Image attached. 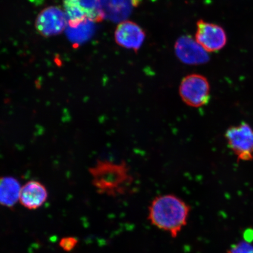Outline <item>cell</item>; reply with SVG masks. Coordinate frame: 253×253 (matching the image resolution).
<instances>
[{"mask_svg":"<svg viewBox=\"0 0 253 253\" xmlns=\"http://www.w3.org/2000/svg\"><path fill=\"white\" fill-rule=\"evenodd\" d=\"M92 182L101 194L116 195L124 192L131 182L129 169L124 163L99 161L90 169Z\"/></svg>","mask_w":253,"mask_h":253,"instance_id":"7a4b0ae2","label":"cell"},{"mask_svg":"<svg viewBox=\"0 0 253 253\" xmlns=\"http://www.w3.org/2000/svg\"><path fill=\"white\" fill-rule=\"evenodd\" d=\"M195 38L198 43L209 52L219 51L227 42L226 34L223 28L203 20L197 23Z\"/></svg>","mask_w":253,"mask_h":253,"instance_id":"52a82bcc","label":"cell"},{"mask_svg":"<svg viewBox=\"0 0 253 253\" xmlns=\"http://www.w3.org/2000/svg\"><path fill=\"white\" fill-rule=\"evenodd\" d=\"M78 243V240L74 237H66L59 242V246L65 252H71Z\"/></svg>","mask_w":253,"mask_h":253,"instance_id":"5bb4252c","label":"cell"},{"mask_svg":"<svg viewBox=\"0 0 253 253\" xmlns=\"http://www.w3.org/2000/svg\"><path fill=\"white\" fill-rule=\"evenodd\" d=\"M227 253H253V246L248 242L241 241L232 246Z\"/></svg>","mask_w":253,"mask_h":253,"instance_id":"4fadbf2b","label":"cell"},{"mask_svg":"<svg viewBox=\"0 0 253 253\" xmlns=\"http://www.w3.org/2000/svg\"><path fill=\"white\" fill-rule=\"evenodd\" d=\"M21 186L17 179L11 176L0 178V205L12 208L20 200Z\"/></svg>","mask_w":253,"mask_h":253,"instance_id":"7c38bea8","label":"cell"},{"mask_svg":"<svg viewBox=\"0 0 253 253\" xmlns=\"http://www.w3.org/2000/svg\"><path fill=\"white\" fill-rule=\"evenodd\" d=\"M115 40L120 46L137 52L145 39V32L134 22H121L117 27Z\"/></svg>","mask_w":253,"mask_h":253,"instance_id":"9c48e42d","label":"cell"},{"mask_svg":"<svg viewBox=\"0 0 253 253\" xmlns=\"http://www.w3.org/2000/svg\"><path fill=\"white\" fill-rule=\"evenodd\" d=\"M105 17L115 22L125 21L139 0H100Z\"/></svg>","mask_w":253,"mask_h":253,"instance_id":"8fae6325","label":"cell"},{"mask_svg":"<svg viewBox=\"0 0 253 253\" xmlns=\"http://www.w3.org/2000/svg\"><path fill=\"white\" fill-rule=\"evenodd\" d=\"M63 4L72 27L87 21L100 23L105 18L100 0H63Z\"/></svg>","mask_w":253,"mask_h":253,"instance_id":"3957f363","label":"cell"},{"mask_svg":"<svg viewBox=\"0 0 253 253\" xmlns=\"http://www.w3.org/2000/svg\"><path fill=\"white\" fill-rule=\"evenodd\" d=\"M191 208L172 194L158 196L148 208V220L156 228L176 237L187 224Z\"/></svg>","mask_w":253,"mask_h":253,"instance_id":"6da1fadb","label":"cell"},{"mask_svg":"<svg viewBox=\"0 0 253 253\" xmlns=\"http://www.w3.org/2000/svg\"><path fill=\"white\" fill-rule=\"evenodd\" d=\"M179 94L183 102L188 106H203L210 100V84L204 76L198 74L186 76L180 84Z\"/></svg>","mask_w":253,"mask_h":253,"instance_id":"277c9868","label":"cell"},{"mask_svg":"<svg viewBox=\"0 0 253 253\" xmlns=\"http://www.w3.org/2000/svg\"><path fill=\"white\" fill-rule=\"evenodd\" d=\"M175 51L179 61L186 65L204 64L210 60L207 51L197 41L189 36L181 37L177 40Z\"/></svg>","mask_w":253,"mask_h":253,"instance_id":"ba28073f","label":"cell"},{"mask_svg":"<svg viewBox=\"0 0 253 253\" xmlns=\"http://www.w3.org/2000/svg\"><path fill=\"white\" fill-rule=\"evenodd\" d=\"M68 23L64 9L59 6H50L38 15L36 28L45 37L58 36L65 30Z\"/></svg>","mask_w":253,"mask_h":253,"instance_id":"8992f818","label":"cell"},{"mask_svg":"<svg viewBox=\"0 0 253 253\" xmlns=\"http://www.w3.org/2000/svg\"><path fill=\"white\" fill-rule=\"evenodd\" d=\"M226 138L239 160H253V129L246 123L232 126L226 131Z\"/></svg>","mask_w":253,"mask_h":253,"instance_id":"5b68a950","label":"cell"},{"mask_svg":"<svg viewBox=\"0 0 253 253\" xmlns=\"http://www.w3.org/2000/svg\"><path fill=\"white\" fill-rule=\"evenodd\" d=\"M48 194L45 186L39 181H31L21 187L19 201L28 210H35L45 203Z\"/></svg>","mask_w":253,"mask_h":253,"instance_id":"30bf717a","label":"cell"}]
</instances>
